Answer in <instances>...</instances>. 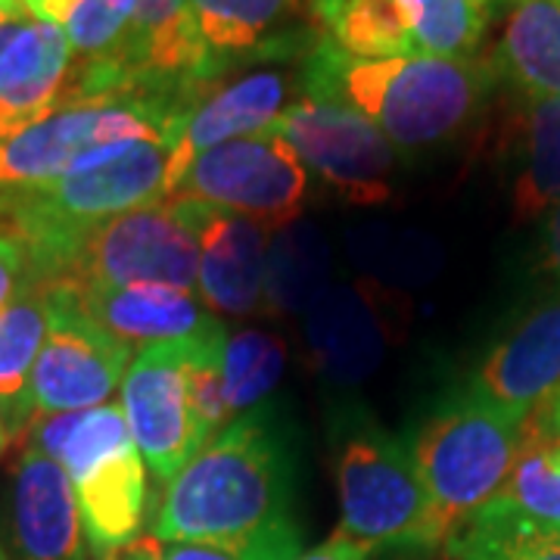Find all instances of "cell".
<instances>
[{
    "mask_svg": "<svg viewBox=\"0 0 560 560\" xmlns=\"http://www.w3.org/2000/svg\"><path fill=\"white\" fill-rule=\"evenodd\" d=\"M22 22H7V25H0V57H3V50L10 47V40L16 38V32H20Z\"/></svg>",
    "mask_w": 560,
    "mask_h": 560,
    "instance_id": "obj_39",
    "label": "cell"
},
{
    "mask_svg": "<svg viewBox=\"0 0 560 560\" xmlns=\"http://www.w3.org/2000/svg\"><path fill=\"white\" fill-rule=\"evenodd\" d=\"M470 389L526 418L560 389V300L533 308L480 364Z\"/></svg>",
    "mask_w": 560,
    "mask_h": 560,
    "instance_id": "obj_16",
    "label": "cell"
},
{
    "mask_svg": "<svg viewBox=\"0 0 560 560\" xmlns=\"http://www.w3.org/2000/svg\"><path fill=\"white\" fill-rule=\"evenodd\" d=\"M545 445V442H541ZM548 448V455H551V460H555V467H558V474H560V448H551V445H545Z\"/></svg>",
    "mask_w": 560,
    "mask_h": 560,
    "instance_id": "obj_41",
    "label": "cell"
},
{
    "mask_svg": "<svg viewBox=\"0 0 560 560\" xmlns=\"http://www.w3.org/2000/svg\"><path fill=\"white\" fill-rule=\"evenodd\" d=\"M371 555H364L361 548H355L352 541L340 539V536H330V539L318 545V548H312V551H305L296 560H368Z\"/></svg>",
    "mask_w": 560,
    "mask_h": 560,
    "instance_id": "obj_34",
    "label": "cell"
},
{
    "mask_svg": "<svg viewBox=\"0 0 560 560\" xmlns=\"http://www.w3.org/2000/svg\"><path fill=\"white\" fill-rule=\"evenodd\" d=\"M200 261L197 290L224 315H256L265 302V231L253 219L206 202H175Z\"/></svg>",
    "mask_w": 560,
    "mask_h": 560,
    "instance_id": "obj_13",
    "label": "cell"
},
{
    "mask_svg": "<svg viewBox=\"0 0 560 560\" xmlns=\"http://www.w3.org/2000/svg\"><path fill=\"white\" fill-rule=\"evenodd\" d=\"M305 10H312L308 0H190L197 32L221 72L234 62L296 50Z\"/></svg>",
    "mask_w": 560,
    "mask_h": 560,
    "instance_id": "obj_19",
    "label": "cell"
},
{
    "mask_svg": "<svg viewBox=\"0 0 560 560\" xmlns=\"http://www.w3.org/2000/svg\"><path fill=\"white\" fill-rule=\"evenodd\" d=\"M168 162L172 147L165 140H128L84 156L38 190L3 197V231L25 249V283L57 287L94 228L165 200Z\"/></svg>",
    "mask_w": 560,
    "mask_h": 560,
    "instance_id": "obj_3",
    "label": "cell"
},
{
    "mask_svg": "<svg viewBox=\"0 0 560 560\" xmlns=\"http://www.w3.org/2000/svg\"><path fill=\"white\" fill-rule=\"evenodd\" d=\"M523 433L551 448H560V389L523 418Z\"/></svg>",
    "mask_w": 560,
    "mask_h": 560,
    "instance_id": "obj_33",
    "label": "cell"
},
{
    "mask_svg": "<svg viewBox=\"0 0 560 560\" xmlns=\"http://www.w3.org/2000/svg\"><path fill=\"white\" fill-rule=\"evenodd\" d=\"M283 342L265 330H241L228 334L221 355V381L224 399L234 415H246L259 408V401L275 389L283 377Z\"/></svg>",
    "mask_w": 560,
    "mask_h": 560,
    "instance_id": "obj_28",
    "label": "cell"
},
{
    "mask_svg": "<svg viewBox=\"0 0 560 560\" xmlns=\"http://www.w3.org/2000/svg\"><path fill=\"white\" fill-rule=\"evenodd\" d=\"M69 290L75 293L88 318L97 320L113 337L140 349L150 342L187 340L215 320L202 312L194 293L165 283L84 287V290L69 287Z\"/></svg>",
    "mask_w": 560,
    "mask_h": 560,
    "instance_id": "obj_18",
    "label": "cell"
},
{
    "mask_svg": "<svg viewBox=\"0 0 560 560\" xmlns=\"http://www.w3.org/2000/svg\"><path fill=\"white\" fill-rule=\"evenodd\" d=\"M308 168L275 128L224 140L184 165L165 202H206L278 234L302 215Z\"/></svg>",
    "mask_w": 560,
    "mask_h": 560,
    "instance_id": "obj_8",
    "label": "cell"
},
{
    "mask_svg": "<svg viewBox=\"0 0 560 560\" xmlns=\"http://www.w3.org/2000/svg\"><path fill=\"white\" fill-rule=\"evenodd\" d=\"M445 551L455 560H560V526L533 521L495 499Z\"/></svg>",
    "mask_w": 560,
    "mask_h": 560,
    "instance_id": "obj_25",
    "label": "cell"
},
{
    "mask_svg": "<svg viewBox=\"0 0 560 560\" xmlns=\"http://www.w3.org/2000/svg\"><path fill=\"white\" fill-rule=\"evenodd\" d=\"M342 3H346V0H308V7H312L315 20L324 22V25L334 20V13L340 10Z\"/></svg>",
    "mask_w": 560,
    "mask_h": 560,
    "instance_id": "obj_38",
    "label": "cell"
},
{
    "mask_svg": "<svg viewBox=\"0 0 560 560\" xmlns=\"http://www.w3.org/2000/svg\"><path fill=\"white\" fill-rule=\"evenodd\" d=\"M180 113L138 97L69 103L35 125L0 135V197L28 194L62 178L84 156L128 140H165Z\"/></svg>",
    "mask_w": 560,
    "mask_h": 560,
    "instance_id": "obj_7",
    "label": "cell"
},
{
    "mask_svg": "<svg viewBox=\"0 0 560 560\" xmlns=\"http://www.w3.org/2000/svg\"><path fill=\"white\" fill-rule=\"evenodd\" d=\"M200 249L175 202L140 206L94 228L79 243L57 287L165 283L197 293Z\"/></svg>",
    "mask_w": 560,
    "mask_h": 560,
    "instance_id": "obj_10",
    "label": "cell"
},
{
    "mask_svg": "<svg viewBox=\"0 0 560 560\" xmlns=\"http://www.w3.org/2000/svg\"><path fill=\"white\" fill-rule=\"evenodd\" d=\"M495 69L480 60L396 57L352 60L334 40L308 54L302 88L308 97L340 101L381 128L401 153L455 138L489 94Z\"/></svg>",
    "mask_w": 560,
    "mask_h": 560,
    "instance_id": "obj_2",
    "label": "cell"
},
{
    "mask_svg": "<svg viewBox=\"0 0 560 560\" xmlns=\"http://www.w3.org/2000/svg\"><path fill=\"white\" fill-rule=\"evenodd\" d=\"M25 287V249L22 243L0 228V312L16 300Z\"/></svg>",
    "mask_w": 560,
    "mask_h": 560,
    "instance_id": "obj_32",
    "label": "cell"
},
{
    "mask_svg": "<svg viewBox=\"0 0 560 560\" xmlns=\"http://www.w3.org/2000/svg\"><path fill=\"white\" fill-rule=\"evenodd\" d=\"M0 560H7V558H3V551H0Z\"/></svg>",
    "mask_w": 560,
    "mask_h": 560,
    "instance_id": "obj_43",
    "label": "cell"
},
{
    "mask_svg": "<svg viewBox=\"0 0 560 560\" xmlns=\"http://www.w3.org/2000/svg\"><path fill=\"white\" fill-rule=\"evenodd\" d=\"M25 10L32 13V20H44V22H57L62 25L66 16L75 10L79 0H22Z\"/></svg>",
    "mask_w": 560,
    "mask_h": 560,
    "instance_id": "obj_36",
    "label": "cell"
},
{
    "mask_svg": "<svg viewBox=\"0 0 560 560\" xmlns=\"http://www.w3.org/2000/svg\"><path fill=\"white\" fill-rule=\"evenodd\" d=\"M7 440H10V433H7V423H3V415H0V452H3Z\"/></svg>",
    "mask_w": 560,
    "mask_h": 560,
    "instance_id": "obj_40",
    "label": "cell"
},
{
    "mask_svg": "<svg viewBox=\"0 0 560 560\" xmlns=\"http://www.w3.org/2000/svg\"><path fill=\"white\" fill-rule=\"evenodd\" d=\"M109 560H113V558H109Z\"/></svg>",
    "mask_w": 560,
    "mask_h": 560,
    "instance_id": "obj_45",
    "label": "cell"
},
{
    "mask_svg": "<svg viewBox=\"0 0 560 560\" xmlns=\"http://www.w3.org/2000/svg\"><path fill=\"white\" fill-rule=\"evenodd\" d=\"M330 249L318 231L293 221L265 249V302L280 315H305L330 290Z\"/></svg>",
    "mask_w": 560,
    "mask_h": 560,
    "instance_id": "obj_23",
    "label": "cell"
},
{
    "mask_svg": "<svg viewBox=\"0 0 560 560\" xmlns=\"http://www.w3.org/2000/svg\"><path fill=\"white\" fill-rule=\"evenodd\" d=\"M492 69L526 101L560 97V0H514Z\"/></svg>",
    "mask_w": 560,
    "mask_h": 560,
    "instance_id": "obj_21",
    "label": "cell"
},
{
    "mask_svg": "<svg viewBox=\"0 0 560 560\" xmlns=\"http://www.w3.org/2000/svg\"><path fill=\"white\" fill-rule=\"evenodd\" d=\"M28 445L60 460L79 499L94 560H109L140 539L147 517V467L121 405L66 411L28 423Z\"/></svg>",
    "mask_w": 560,
    "mask_h": 560,
    "instance_id": "obj_4",
    "label": "cell"
},
{
    "mask_svg": "<svg viewBox=\"0 0 560 560\" xmlns=\"http://www.w3.org/2000/svg\"><path fill=\"white\" fill-rule=\"evenodd\" d=\"M50 330V287H22V293L0 312V415L7 433L25 430L22 405L40 346Z\"/></svg>",
    "mask_w": 560,
    "mask_h": 560,
    "instance_id": "obj_22",
    "label": "cell"
},
{
    "mask_svg": "<svg viewBox=\"0 0 560 560\" xmlns=\"http://www.w3.org/2000/svg\"><path fill=\"white\" fill-rule=\"evenodd\" d=\"M293 84L280 72L243 75L219 88L215 94L200 97L175 125L172 135V162H168V194L184 172V165L224 140L246 138L275 128L280 113L290 106ZM165 194V200H168Z\"/></svg>",
    "mask_w": 560,
    "mask_h": 560,
    "instance_id": "obj_14",
    "label": "cell"
},
{
    "mask_svg": "<svg viewBox=\"0 0 560 560\" xmlns=\"http://www.w3.org/2000/svg\"><path fill=\"white\" fill-rule=\"evenodd\" d=\"M22 20H32V13L25 10V3H22V0H0V25H7V22H22Z\"/></svg>",
    "mask_w": 560,
    "mask_h": 560,
    "instance_id": "obj_37",
    "label": "cell"
},
{
    "mask_svg": "<svg viewBox=\"0 0 560 560\" xmlns=\"http://www.w3.org/2000/svg\"><path fill=\"white\" fill-rule=\"evenodd\" d=\"M0 215H3V197H0Z\"/></svg>",
    "mask_w": 560,
    "mask_h": 560,
    "instance_id": "obj_42",
    "label": "cell"
},
{
    "mask_svg": "<svg viewBox=\"0 0 560 560\" xmlns=\"http://www.w3.org/2000/svg\"><path fill=\"white\" fill-rule=\"evenodd\" d=\"M521 415L467 389L442 401L408 433L405 448L448 541L501 495L521 452Z\"/></svg>",
    "mask_w": 560,
    "mask_h": 560,
    "instance_id": "obj_5",
    "label": "cell"
},
{
    "mask_svg": "<svg viewBox=\"0 0 560 560\" xmlns=\"http://www.w3.org/2000/svg\"><path fill=\"white\" fill-rule=\"evenodd\" d=\"M327 28L330 40L352 60H396L420 54L399 0H346Z\"/></svg>",
    "mask_w": 560,
    "mask_h": 560,
    "instance_id": "obj_26",
    "label": "cell"
},
{
    "mask_svg": "<svg viewBox=\"0 0 560 560\" xmlns=\"http://www.w3.org/2000/svg\"><path fill=\"white\" fill-rule=\"evenodd\" d=\"M501 504L521 511L533 521L560 526V474L548 448L539 440L526 436L521 427V452L514 470L499 495Z\"/></svg>",
    "mask_w": 560,
    "mask_h": 560,
    "instance_id": "obj_30",
    "label": "cell"
},
{
    "mask_svg": "<svg viewBox=\"0 0 560 560\" xmlns=\"http://www.w3.org/2000/svg\"><path fill=\"white\" fill-rule=\"evenodd\" d=\"M334 458L340 492V529L334 536L352 541L364 555L440 548L448 541L405 442L381 423L346 420L337 430Z\"/></svg>",
    "mask_w": 560,
    "mask_h": 560,
    "instance_id": "obj_6",
    "label": "cell"
},
{
    "mask_svg": "<svg viewBox=\"0 0 560 560\" xmlns=\"http://www.w3.org/2000/svg\"><path fill=\"white\" fill-rule=\"evenodd\" d=\"M411 20L420 54L445 60H474L492 0H399Z\"/></svg>",
    "mask_w": 560,
    "mask_h": 560,
    "instance_id": "obj_27",
    "label": "cell"
},
{
    "mask_svg": "<svg viewBox=\"0 0 560 560\" xmlns=\"http://www.w3.org/2000/svg\"><path fill=\"white\" fill-rule=\"evenodd\" d=\"M13 529L20 560H91L69 474L32 445L13 482Z\"/></svg>",
    "mask_w": 560,
    "mask_h": 560,
    "instance_id": "obj_15",
    "label": "cell"
},
{
    "mask_svg": "<svg viewBox=\"0 0 560 560\" xmlns=\"http://www.w3.org/2000/svg\"><path fill=\"white\" fill-rule=\"evenodd\" d=\"M305 334L318 371L330 381H361L381 359V320L371 308V300H364L352 287H330L305 312Z\"/></svg>",
    "mask_w": 560,
    "mask_h": 560,
    "instance_id": "obj_20",
    "label": "cell"
},
{
    "mask_svg": "<svg viewBox=\"0 0 560 560\" xmlns=\"http://www.w3.org/2000/svg\"><path fill=\"white\" fill-rule=\"evenodd\" d=\"M275 131L346 202L381 206L396 197L399 150L359 109L305 94L280 113Z\"/></svg>",
    "mask_w": 560,
    "mask_h": 560,
    "instance_id": "obj_11",
    "label": "cell"
},
{
    "mask_svg": "<svg viewBox=\"0 0 560 560\" xmlns=\"http://www.w3.org/2000/svg\"><path fill=\"white\" fill-rule=\"evenodd\" d=\"M138 0H79L62 22L75 62L113 69L131 32Z\"/></svg>",
    "mask_w": 560,
    "mask_h": 560,
    "instance_id": "obj_29",
    "label": "cell"
},
{
    "mask_svg": "<svg viewBox=\"0 0 560 560\" xmlns=\"http://www.w3.org/2000/svg\"><path fill=\"white\" fill-rule=\"evenodd\" d=\"M541 253H545V268L560 280V202L548 212V221H545Z\"/></svg>",
    "mask_w": 560,
    "mask_h": 560,
    "instance_id": "obj_35",
    "label": "cell"
},
{
    "mask_svg": "<svg viewBox=\"0 0 560 560\" xmlns=\"http://www.w3.org/2000/svg\"><path fill=\"white\" fill-rule=\"evenodd\" d=\"M121 415L153 477L172 482L212 442L194 411L184 340L143 346L121 381Z\"/></svg>",
    "mask_w": 560,
    "mask_h": 560,
    "instance_id": "obj_12",
    "label": "cell"
},
{
    "mask_svg": "<svg viewBox=\"0 0 560 560\" xmlns=\"http://www.w3.org/2000/svg\"><path fill=\"white\" fill-rule=\"evenodd\" d=\"M72 60L62 25L22 22L0 57V135H13L60 109Z\"/></svg>",
    "mask_w": 560,
    "mask_h": 560,
    "instance_id": "obj_17",
    "label": "cell"
},
{
    "mask_svg": "<svg viewBox=\"0 0 560 560\" xmlns=\"http://www.w3.org/2000/svg\"><path fill=\"white\" fill-rule=\"evenodd\" d=\"M296 464L271 408L234 418L165 486L153 536L219 548L234 560H296Z\"/></svg>",
    "mask_w": 560,
    "mask_h": 560,
    "instance_id": "obj_1",
    "label": "cell"
},
{
    "mask_svg": "<svg viewBox=\"0 0 560 560\" xmlns=\"http://www.w3.org/2000/svg\"><path fill=\"white\" fill-rule=\"evenodd\" d=\"M560 202V97L526 101L521 128V168L514 178V212L529 221Z\"/></svg>",
    "mask_w": 560,
    "mask_h": 560,
    "instance_id": "obj_24",
    "label": "cell"
},
{
    "mask_svg": "<svg viewBox=\"0 0 560 560\" xmlns=\"http://www.w3.org/2000/svg\"><path fill=\"white\" fill-rule=\"evenodd\" d=\"M508 3H514V0H508Z\"/></svg>",
    "mask_w": 560,
    "mask_h": 560,
    "instance_id": "obj_44",
    "label": "cell"
},
{
    "mask_svg": "<svg viewBox=\"0 0 560 560\" xmlns=\"http://www.w3.org/2000/svg\"><path fill=\"white\" fill-rule=\"evenodd\" d=\"M131 346L84 315L69 287H50V330L28 377L22 420L101 408L125 381Z\"/></svg>",
    "mask_w": 560,
    "mask_h": 560,
    "instance_id": "obj_9",
    "label": "cell"
},
{
    "mask_svg": "<svg viewBox=\"0 0 560 560\" xmlns=\"http://www.w3.org/2000/svg\"><path fill=\"white\" fill-rule=\"evenodd\" d=\"M113 560H234L219 548L190 545V541H160L156 536H140L128 548H121Z\"/></svg>",
    "mask_w": 560,
    "mask_h": 560,
    "instance_id": "obj_31",
    "label": "cell"
}]
</instances>
